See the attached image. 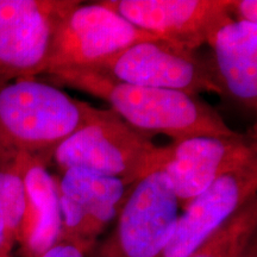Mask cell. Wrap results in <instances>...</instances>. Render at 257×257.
Listing matches in <instances>:
<instances>
[{"mask_svg": "<svg viewBox=\"0 0 257 257\" xmlns=\"http://www.w3.org/2000/svg\"><path fill=\"white\" fill-rule=\"evenodd\" d=\"M49 163L23 154L25 212L17 244L22 257H38L60 239L62 229L57 176Z\"/></svg>", "mask_w": 257, "mask_h": 257, "instance_id": "12", "label": "cell"}, {"mask_svg": "<svg viewBox=\"0 0 257 257\" xmlns=\"http://www.w3.org/2000/svg\"><path fill=\"white\" fill-rule=\"evenodd\" d=\"M179 217V204L162 172L137 181L115 218L111 233L88 257H157Z\"/></svg>", "mask_w": 257, "mask_h": 257, "instance_id": "6", "label": "cell"}, {"mask_svg": "<svg viewBox=\"0 0 257 257\" xmlns=\"http://www.w3.org/2000/svg\"><path fill=\"white\" fill-rule=\"evenodd\" d=\"M229 11L233 21L257 24L256 0H231Z\"/></svg>", "mask_w": 257, "mask_h": 257, "instance_id": "16", "label": "cell"}, {"mask_svg": "<svg viewBox=\"0 0 257 257\" xmlns=\"http://www.w3.org/2000/svg\"><path fill=\"white\" fill-rule=\"evenodd\" d=\"M161 38L141 30L100 3L75 6L57 29L47 75L91 69L143 41Z\"/></svg>", "mask_w": 257, "mask_h": 257, "instance_id": "7", "label": "cell"}, {"mask_svg": "<svg viewBox=\"0 0 257 257\" xmlns=\"http://www.w3.org/2000/svg\"><path fill=\"white\" fill-rule=\"evenodd\" d=\"M212 68L224 95L249 110L257 106V24L230 21L212 35Z\"/></svg>", "mask_w": 257, "mask_h": 257, "instance_id": "13", "label": "cell"}, {"mask_svg": "<svg viewBox=\"0 0 257 257\" xmlns=\"http://www.w3.org/2000/svg\"><path fill=\"white\" fill-rule=\"evenodd\" d=\"M24 212L23 154L0 155V257H12Z\"/></svg>", "mask_w": 257, "mask_h": 257, "instance_id": "14", "label": "cell"}, {"mask_svg": "<svg viewBox=\"0 0 257 257\" xmlns=\"http://www.w3.org/2000/svg\"><path fill=\"white\" fill-rule=\"evenodd\" d=\"M106 79L172 89L197 95L207 92L224 95L211 62L191 50L165 40H149L126 48L91 69Z\"/></svg>", "mask_w": 257, "mask_h": 257, "instance_id": "4", "label": "cell"}, {"mask_svg": "<svg viewBox=\"0 0 257 257\" xmlns=\"http://www.w3.org/2000/svg\"><path fill=\"white\" fill-rule=\"evenodd\" d=\"M256 233L257 194L189 257H238Z\"/></svg>", "mask_w": 257, "mask_h": 257, "instance_id": "15", "label": "cell"}, {"mask_svg": "<svg viewBox=\"0 0 257 257\" xmlns=\"http://www.w3.org/2000/svg\"><path fill=\"white\" fill-rule=\"evenodd\" d=\"M163 148L159 170L168 178L182 208L223 175L257 161L255 136L237 133L186 138Z\"/></svg>", "mask_w": 257, "mask_h": 257, "instance_id": "8", "label": "cell"}, {"mask_svg": "<svg viewBox=\"0 0 257 257\" xmlns=\"http://www.w3.org/2000/svg\"><path fill=\"white\" fill-rule=\"evenodd\" d=\"M48 79L56 87L78 89L107 102L125 123L149 138L161 134L176 142L236 134L212 106L197 95L127 85L89 70H64L48 75Z\"/></svg>", "mask_w": 257, "mask_h": 257, "instance_id": "1", "label": "cell"}, {"mask_svg": "<svg viewBox=\"0 0 257 257\" xmlns=\"http://www.w3.org/2000/svg\"><path fill=\"white\" fill-rule=\"evenodd\" d=\"M101 5L141 30L191 50L230 21L231 0H104Z\"/></svg>", "mask_w": 257, "mask_h": 257, "instance_id": "10", "label": "cell"}, {"mask_svg": "<svg viewBox=\"0 0 257 257\" xmlns=\"http://www.w3.org/2000/svg\"><path fill=\"white\" fill-rule=\"evenodd\" d=\"M38 257H88V253L76 244L60 239Z\"/></svg>", "mask_w": 257, "mask_h": 257, "instance_id": "17", "label": "cell"}, {"mask_svg": "<svg viewBox=\"0 0 257 257\" xmlns=\"http://www.w3.org/2000/svg\"><path fill=\"white\" fill-rule=\"evenodd\" d=\"M257 194V161L227 173L178 217L157 257H189Z\"/></svg>", "mask_w": 257, "mask_h": 257, "instance_id": "11", "label": "cell"}, {"mask_svg": "<svg viewBox=\"0 0 257 257\" xmlns=\"http://www.w3.org/2000/svg\"><path fill=\"white\" fill-rule=\"evenodd\" d=\"M80 0H0V85L46 74L61 22Z\"/></svg>", "mask_w": 257, "mask_h": 257, "instance_id": "5", "label": "cell"}, {"mask_svg": "<svg viewBox=\"0 0 257 257\" xmlns=\"http://www.w3.org/2000/svg\"><path fill=\"white\" fill-rule=\"evenodd\" d=\"M165 148L155 146L115 112L100 118L63 141L51 157L60 174L70 168L87 169L119 179L127 186L159 170Z\"/></svg>", "mask_w": 257, "mask_h": 257, "instance_id": "3", "label": "cell"}, {"mask_svg": "<svg viewBox=\"0 0 257 257\" xmlns=\"http://www.w3.org/2000/svg\"><path fill=\"white\" fill-rule=\"evenodd\" d=\"M104 112L37 78L0 85V155L24 154L50 165L66 138Z\"/></svg>", "mask_w": 257, "mask_h": 257, "instance_id": "2", "label": "cell"}, {"mask_svg": "<svg viewBox=\"0 0 257 257\" xmlns=\"http://www.w3.org/2000/svg\"><path fill=\"white\" fill-rule=\"evenodd\" d=\"M238 257H257V239H253Z\"/></svg>", "mask_w": 257, "mask_h": 257, "instance_id": "18", "label": "cell"}, {"mask_svg": "<svg viewBox=\"0 0 257 257\" xmlns=\"http://www.w3.org/2000/svg\"><path fill=\"white\" fill-rule=\"evenodd\" d=\"M133 186L87 169L61 173L57 178L62 217L60 239L76 244L89 255L100 234L115 220Z\"/></svg>", "mask_w": 257, "mask_h": 257, "instance_id": "9", "label": "cell"}]
</instances>
